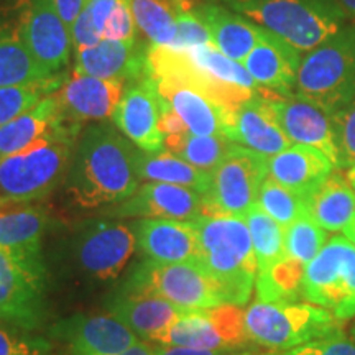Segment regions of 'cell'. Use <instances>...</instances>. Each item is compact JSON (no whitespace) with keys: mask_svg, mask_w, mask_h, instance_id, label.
<instances>
[{"mask_svg":"<svg viewBox=\"0 0 355 355\" xmlns=\"http://www.w3.org/2000/svg\"><path fill=\"white\" fill-rule=\"evenodd\" d=\"M137 150L112 123L97 122L83 128L64 178L66 196L81 209H109L123 202L141 181Z\"/></svg>","mask_w":355,"mask_h":355,"instance_id":"obj_1","label":"cell"},{"mask_svg":"<svg viewBox=\"0 0 355 355\" xmlns=\"http://www.w3.org/2000/svg\"><path fill=\"white\" fill-rule=\"evenodd\" d=\"M198 230V263L209 273L225 303L245 306L255 288L259 263L245 217L201 216Z\"/></svg>","mask_w":355,"mask_h":355,"instance_id":"obj_2","label":"cell"},{"mask_svg":"<svg viewBox=\"0 0 355 355\" xmlns=\"http://www.w3.org/2000/svg\"><path fill=\"white\" fill-rule=\"evenodd\" d=\"M81 123L66 122L46 139L0 159V206L44 199L64 181Z\"/></svg>","mask_w":355,"mask_h":355,"instance_id":"obj_3","label":"cell"},{"mask_svg":"<svg viewBox=\"0 0 355 355\" xmlns=\"http://www.w3.org/2000/svg\"><path fill=\"white\" fill-rule=\"evenodd\" d=\"M235 12L290 44L301 55L347 25L336 0H225Z\"/></svg>","mask_w":355,"mask_h":355,"instance_id":"obj_4","label":"cell"},{"mask_svg":"<svg viewBox=\"0 0 355 355\" xmlns=\"http://www.w3.org/2000/svg\"><path fill=\"white\" fill-rule=\"evenodd\" d=\"M295 92L327 115L355 96V25H345L303 55Z\"/></svg>","mask_w":355,"mask_h":355,"instance_id":"obj_5","label":"cell"},{"mask_svg":"<svg viewBox=\"0 0 355 355\" xmlns=\"http://www.w3.org/2000/svg\"><path fill=\"white\" fill-rule=\"evenodd\" d=\"M340 321L313 303L257 300L245 311V329L252 343L270 350H288L321 337L337 334Z\"/></svg>","mask_w":355,"mask_h":355,"instance_id":"obj_6","label":"cell"},{"mask_svg":"<svg viewBox=\"0 0 355 355\" xmlns=\"http://www.w3.org/2000/svg\"><path fill=\"white\" fill-rule=\"evenodd\" d=\"M137 250L132 224L110 219L83 222L66 247L74 273L92 283L117 279Z\"/></svg>","mask_w":355,"mask_h":355,"instance_id":"obj_7","label":"cell"},{"mask_svg":"<svg viewBox=\"0 0 355 355\" xmlns=\"http://www.w3.org/2000/svg\"><path fill=\"white\" fill-rule=\"evenodd\" d=\"M122 291L158 296L184 309L227 304L214 279L196 260L157 263L145 259L128 275Z\"/></svg>","mask_w":355,"mask_h":355,"instance_id":"obj_8","label":"cell"},{"mask_svg":"<svg viewBox=\"0 0 355 355\" xmlns=\"http://www.w3.org/2000/svg\"><path fill=\"white\" fill-rule=\"evenodd\" d=\"M303 298L339 321L355 316V245L344 234L331 237L306 265Z\"/></svg>","mask_w":355,"mask_h":355,"instance_id":"obj_9","label":"cell"},{"mask_svg":"<svg viewBox=\"0 0 355 355\" xmlns=\"http://www.w3.org/2000/svg\"><path fill=\"white\" fill-rule=\"evenodd\" d=\"M268 176V158L235 144L211 173L202 216H245Z\"/></svg>","mask_w":355,"mask_h":355,"instance_id":"obj_10","label":"cell"},{"mask_svg":"<svg viewBox=\"0 0 355 355\" xmlns=\"http://www.w3.org/2000/svg\"><path fill=\"white\" fill-rule=\"evenodd\" d=\"M148 343L202 350H241L250 343L245 311L235 304L188 309L166 331L150 337Z\"/></svg>","mask_w":355,"mask_h":355,"instance_id":"obj_11","label":"cell"},{"mask_svg":"<svg viewBox=\"0 0 355 355\" xmlns=\"http://www.w3.org/2000/svg\"><path fill=\"white\" fill-rule=\"evenodd\" d=\"M48 273L20 263L0 250V322L26 332L46 322Z\"/></svg>","mask_w":355,"mask_h":355,"instance_id":"obj_12","label":"cell"},{"mask_svg":"<svg viewBox=\"0 0 355 355\" xmlns=\"http://www.w3.org/2000/svg\"><path fill=\"white\" fill-rule=\"evenodd\" d=\"M21 35L35 61L46 76L56 78L69 64L71 32L55 0H20Z\"/></svg>","mask_w":355,"mask_h":355,"instance_id":"obj_13","label":"cell"},{"mask_svg":"<svg viewBox=\"0 0 355 355\" xmlns=\"http://www.w3.org/2000/svg\"><path fill=\"white\" fill-rule=\"evenodd\" d=\"M69 355H121L139 343V336L110 314H76L51 326Z\"/></svg>","mask_w":355,"mask_h":355,"instance_id":"obj_14","label":"cell"},{"mask_svg":"<svg viewBox=\"0 0 355 355\" xmlns=\"http://www.w3.org/2000/svg\"><path fill=\"white\" fill-rule=\"evenodd\" d=\"M270 104L275 110L279 125L291 140L293 145H304L316 148L331 159V163L339 170V150H337L336 132L331 115H327L318 105L290 92L286 96L272 94Z\"/></svg>","mask_w":355,"mask_h":355,"instance_id":"obj_15","label":"cell"},{"mask_svg":"<svg viewBox=\"0 0 355 355\" xmlns=\"http://www.w3.org/2000/svg\"><path fill=\"white\" fill-rule=\"evenodd\" d=\"M204 212L202 194L184 186L166 183H145L125 201L104 211L115 219L140 217V219L194 220Z\"/></svg>","mask_w":355,"mask_h":355,"instance_id":"obj_16","label":"cell"},{"mask_svg":"<svg viewBox=\"0 0 355 355\" xmlns=\"http://www.w3.org/2000/svg\"><path fill=\"white\" fill-rule=\"evenodd\" d=\"M224 137L270 158L290 148L291 140L279 125L268 94H255L230 110Z\"/></svg>","mask_w":355,"mask_h":355,"instance_id":"obj_17","label":"cell"},{"mask_svg":"<svg viewBox=\"0 0 355 355\" xmlns=\"http://www.w3.org/2000/svg\"><path fill=\"white\" fill-rule=\"evenodd\" d=\"M48 212L33 202L0 206V250L20 263L48 273L43 257V237Z\"/></svg>","mask_w":355,"mask_h":355,"instance_id":"obj_18","label":"cell"},{"mask_svg":"<svg viewBox=\"0 0 355 355\" xmlns=\"http://www.w3.org/2000/svg\"><path fill=\"white\" fill-rule=\"evenodd\" d=\"M112 122L137 148L144 152L165 148V135L159 128V96L148 78L128 84Z\"/></svg>","mask_w":355,"mask_h":355,"instance_id":"obj_19","label":"cell"},{"mask_svg":"<svg viewBox=\"0 0 355 355\" xmlns=\"http://www.w3.org/2000/svg\"><path fill=\"white\" fill-rule=\"evenodd\" d=\"M123 81L102 79L73 71L56 91L61 114L69 122H104L112 119L123 96Z\"/></svg>","mask_w":355,"mask_h":355,"instance_id":"obj_20","label":"cell"},{"mask_svg":"<svg viewBox=\"0 0 355 355\" xmlns=\"http://www.w3.org/2000/svg\"><path fill=\"white\" fill-rule=\"evenodd\" d=\"M132 229L145 259L157 263L198 260V230L193 220L137 219Z\"/></svg>","mask_w":355,"mask_h":355,"instance_id":"obj_21","label":"cell"},{"mask_svg":"<svg viewBox=\"0 0 355 355\" xmlns=\"http://www.w3.org/2000/svg\"><path fill=\"white\" fill-rule=\"evenodd\" d=\"M146 53L148 46L139 40H101L94 46L76 51L74 71L87 76L117 79L130 84L146 78Z\"/></svg>","mask_w":355,"mask_h":355,"instance_id":"obj_22","label":"cell"},{"mask_svg":"<svg viewBox=\"0 0 355 355\" xmlns=\"http://www.w3.org/2000/svg\"><path fill=\"white\" fill-rule=\"evenodd\" d=\"M301 58L303 55L295 48L263 30L259 43L242 64L263 94L286 96L296 87Z\"/></svg>","mask_w":355,"mask_h":355,"instance_id":"obj_23","label":"cell"},{"mask_svg":"<svg viewBox=\"0 0 355 355\" xmlns=\"http://www.w3.org/2000/svg\"><path fill=\"white\" fill-rule=\"evenodd\" d=\"M158 96L166 102L193 135H224L230 110L216 104L196 87L173 78L150 79Z\"/></svg>","mask_w":355,"mask_h":355,"instance_id":"obj_24","label":"cell"},{"mask_svg":"<svg viewBox=\"0 0 355 355\" xmlns=\"http://www.w3.org/2000/svg\"><path fill=\"white\" fill-rule=\"evenodd\" d=\"M107 311L110 316L119 319L132 332L140 336L141 340H148L150 337L173 326L188 309L158 296L121 290L109 300Z\"/></svg>","mask_w":355,"mask_h":355,"instance_id":"obj_25","label":"cell"},{"mask_svg":"<svg viewBox=\"0 0 355 355\" xmlns=\"http://www.w3.org/2000/svg\"><path fill=\"white\" fill-rule=\"evenodd\" d=\"M337 168L319 150L291 145L268 158V176L304 199Z\"/></svg>","mask_w":355,"mask_h":355,"instance_id":"obj_26","label":"cell"},{"mask_svg":"<svg viewBox=\"0 0 355 355\" xmlns=\"http://www.w3.org/2000/svg\"><path fill=\"white\" fill-rule=\"evenodd\" d=\"M50 79L40 68L21 35L20 0L8 8L0 7V86H15Z\"/></svg>","mask_w":355,"mask_h":355,"instance_id":"obj_27","label":"cell"},{"mask_svg":"<svg viewBox=\"0 0 355 355\" xmlns=\"http://www.w3.org/2000/svg\"><path fill=\"white\" fill-rule=\"evenodd\" d=\"M193 13L209 30L212 44L225 56L243 63L263 33V28L255 25L237 12H230L219 6H201L193 8Z\"/></svg>","mask_w":355,"mask_h":355,"instance_id":"obj_28","label":"cell"},{"mask_svg":"<svg viewBox=\"0 0 355 355\" xmlns=\"http://www.w3.org/2000/svg\"><path fill=\"white\" fill-rule=\"evenodd\" d=\"M66 122L69 121L61 114L58 96L53 92L35 107L0 127V159L46 139Z\"/></svg>","mask_w":355,"mask_h":355,"instance_id":"obj_29","label":"cell"},{"mask_svg":"<svg viewBox=\"0 0 355 355\" xmlns=\"http://www.w3.org/2000/svg\"><path fill=\"white\" fill-rule=\"evenodd\" d=\"M306 212L326 232H344L355 217V189L334 170L306 198Z\"/></svg>","mask_w":355,"mask_h":355,"instance_id":"obj_30","label":"cell"},{"mask_svg":"<svg viewBox=\"0 0 355 355\" xmlns=\"http://www.w3.org/2000/svg\"><path fill=\"white\" fill-rule=\"evenodd\" d=\"M137 171L145 183L184 186L201 194L206 193L211 183V173L189 165L168 150H159V152L137 150Z\"/></svg>","mask_w":355,"mask_h":355,"instance_id":"obj_31","label":"cell"},{"mask_svg":"<svg viewBox=\"0 0 355 355\" xmlns=\"http://www.w3.org/2000/svg\"><path fill=\"white\" fill-rule=\"evenodd\" d=\"M306 265L283 255L275 263L259 270L255 282L257 300L266 301H296L303 296Z\"/></svg>","mask_w":355,"mask_h":355,"instance_id":"obj_32","label":"cell"},{"mask_svg":"<svg viewBox=\"0 0 355 355\" xmlns=\"http://www.w3.org/2000/svg\"><path fill=\"white\" fill-rule=\"evenodd\" d=\"M235 144L224 135H193V133H175L165 137V150L184 159L199 170H212L227 157Z\"/></svg>","mask_w":355,"mask_h":355,"instance_id":"obj_33","label":"cell"},{"mask_svg":"<svg viewBox=\"0 0 355 355\" xmlns=\"http://www.w3.org/2000/svg\"><path fill=\"white\" fill-rule=\"evenodd\" d=\"M243 217L250 232L259 270L282 259L285 255V227L266 214L259 204H254Z\"/></svg>","mask_w":355,"mask_h":355,"instance_id":"obj_34","label":"cell"},{"mask_svg":"<svg viewBox=\"0 0 355 355\" xmlns=\"http://www.w3.org/2000/svg\"><path fill=\"white\" fill-rule=\"evenodd\" d=\"M137 28L152 44L168 46L176 33L178 8L166 0H127Z\"/></svg>","mask_w":355,"mask_h":355,"instance_id":"obj_35","label":"cell"},{"mask_svg":"<svg viewBox=\"0 0 355 355\" xmlns=\"http://www.w3.org/2000/svg\"><path fill=\"white\" fill-rule=\"evenodd\" d=\"M194 66L202 71L204 74L216 79V81L230 84V86L247 89L255 94H263L261 89L257 86L254 78L248 74L245 66L232 58L225 56L224 53L217 50L214 44H204L196 50L188 53Z\"/></svg>","mask_w":355,"mask_h":355,"instance_id":"obj_36","label":"cell"},{"mask_svg":"<svg viewBox=\"0 0 355 355\" xmlns=\"http://www.w3.org/2000/svg\"><path fill=\"white\" fill-rule=\"evenodd\" d=\"M64 79V76H56L42 81L15 84V86H0V127L35 107L44 97L56 92L63 86Z\"/></svg>","mask_w":355,"mask_h":355,"instance_id":"obj_37","label":"cell"},{"mask_svg":"<svg viewBox=\"0 0 355 355\" xmlns=\"http://www.w3.org/2000/svg\"><path fill=\"white\" fill-rule=\"evenodd\" d=\"M257 204L285 229L298 217L306 214V199L295 191L277 183L270 176H266L261 184Z\"/></svg>","mask_w":355,"mask_h":355,"instance_id":"obj_38","label":"cell"},{"mask_svg":"<svg viewBox=\"0 0 355 355\" xmlns=\"http://www.w3.org/2000/svg\"><path fill=\"white\" fill-rule=\"evenodd\" d=\"M327 232L319 227L308 212L285 229V254L308 265L326 245Z\"/></svg>","mask_w":355,"mask_h":355,"instance_id":"obj_39","label":"cell"},{"mask_svg":"<svg viewBox=\"0 0 355 355\" xmlns=\"http://www.w3.org/2000/svg\"><path fill=\"white\" fill-rule=\"evenodd\" d=\"M178 8V7H176ZM204 44H212V38L207 26L194 15L193 10L178 8L176 33L173 42L166 48L180 53H191Z\"/></svg>","mask_w":355,"mask_h":355,"instance_id":"obj_40","label":"cell"},{"mask_svg":"<svg viewBox=\"0 0 355 355\" xmlns=\"http://www.w3.org/2000/svg\"><path fill=\"white\" fill-rule=\"evenodd\" d=\"M0 355H56V350L44 337L0 326Z\"/></svg>","mask_w":355,"mask_h":355,"instance_id":"obj_41","label":"cell"},{"mask_svg":"<svg viewBox=\"0 0 355 355\" xmlns=\"http://www.w3.org/2000/svg\"><path fill=\"white\" fill-rule=\"evenodd\" d=\"M339 150V170H347L355 163V96L343 109L331 115Z\"/></svg>","mask_w":355,"mask_h":355,"instance_id":"obj_42","label":"cell"},{"mask_svg":"<svg viewBox=\"0 0 355 355\" xmlns=\"http://www.w3.org/2000/svg\"><path fill=\"white\" fill-rule=\"evenodd\" d=\"M263 355H355V343L343 332L321 337L288 350H272Z\"/></svg>","mask_w":355,"mask_h":355,"instance_id":"obj_43","label":"cell"},{"mask_svg":"<svg viewBox=\"0 0 355 355\" xmlns=\"http://www.w3.org/2000/svg\"><path fill=\"white\" fill-rule=\"evenodd\" d=\"M102 40H119V42L137 40V24L127 0H119L104 26Z\"/></svg>","mask_w":355,"mask_h":355,"instance_id":"obj_44","label":"cell"},{"mask_svg":"<svg viewBox=\"0 0 355 355\" xmlns=\"http://www.w3.org/2000/svg\"><path fill=\"white\" fill-rule=\"evenodd\" d=\"M71 42H73L74 51L84 50V48L94 46L102 40L101 33L97 32L94 20H92L91 12H89L87 6L84 7L81 15L78 17L73 26H71Z\"/></svg>","mask_w":355,"mask_h":355,"instance_id":"obj_45","label":"cell"},{"mask_svg":"<svg viewBox=\"0 0 355 355\" xmlns=\"http://www.w3.org/2000/svg\"><path fill=\"white\" fill-rule=\"evenodd\" d=\"M119 3V0H87V8L91 12L92 20H94V25L97 28V32L101 33L104 32V26L107 24L110 13L114 12L115 6Z\"/></svg>","mask_w":355,"mask_h":355,"instance_id":"obj_46","label":"cell"},{"mask_svg":"<svg viewBox=\"0 0 355 355\" xmlns=\"http://www.w3.org/2000/svg\"><path fill=\"white\" fill-rule=\"evenodd\" d=\"M55 3L61 19L64 20V24L71 30V26H73L78 17L81 15L84 7H86L87 0H55Z\"/></svg>","mask_w":355,"mask_h":355,"instance_id":"obj_47","label":"cell"},{"mask_svg":"<svg viewBox=\"0 0 355 355\" xmlns=\"http://www.w3.org/2000/svg\"><path fill=\"white\" fill-rule=\"evenodd\" d=\"M239 350H202L191 347H170V345H159L158 355H234Z\"/></svg>","mask_w":355,"mask_h":355,"instance_id":"obj_48","label":"cell"},{"mask_svg":"<svg viewBox=\"0 0 355 355\" xmlns=\"http://www.w3.org/2000/svg\"><path fill=\"white\" fill-rule=\"evenodd\" d=\"M159 345L148 343V340H139L132 347L123 350L121 355H158Z\"/></svg>","mask_w":355,"mask_h":355,"instance_id":"obj_49","label":"cell"},{"mask_svg":"<svg viewBox=\"0 0 355 355\" xmlns=\"http://www.w3.org/2000/svg\"><path fill=\"white\" fill-rule=\"evenodd\" d=\"M339 3V7L343 8V12L347 15V19L355 20V0H336Z\"/></svg>","mask_w":355,"mask_h":355,"instance_id":"obj_50","label":"cell"},{"mask_svg":"<svg viewBox=\"0 0 355 355\" xmlns=\"http://www.w3.org/2000/svg\"><path fill=\"white\" fill-rule=\"evenodd\" d=\"M344 235L355 245V217L352 219V222L347 225V227L344 229Z\"/></svg>","mask_w":355,"mask_h":355,"instance_id":"obj_51","label":"cell"},{"mask_svg":"<svg viewBox=\"0 0 355 355\" xmlns=\"http://www.w3.org/2000/svg\"><path fill=\"white\" fill-rule=\"evenodd\" d=\"M345 178H347V181L350 183V186L355 189V163L350 168H347V173H345Z\"/></svg>","mask_w":355,"mask_h":355,"instance_id":"obj_52","label":"cell"},{"mask_svg":"<svg viewBox=\"0 0 355 355\" xmlns=\"http://www.w3.org/2000/svg\"><path fill=\"white\" fill-rule=\"evenodd\" d=\"M234 355H252V354H247V352H241V350H239V352H235Z\"/></svg>","mask_w":355,"mask_h":355,"instance_id":"obj_53","label":"cell"}]
</instances>
